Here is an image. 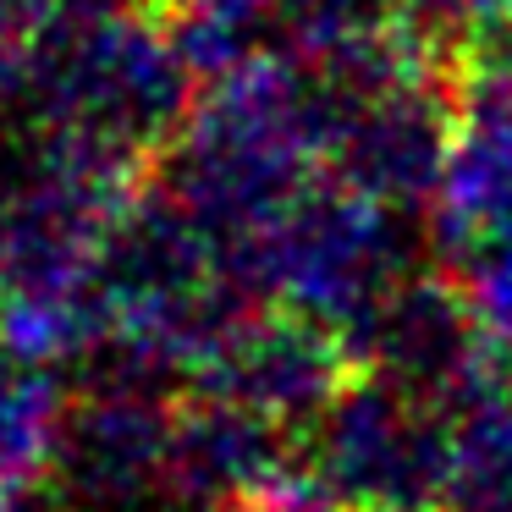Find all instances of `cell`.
I'll return each mask as SVG.
<instances>
[{
    "label": "cell",
    "mask_w": 512,
    "mask_h": 512,
    "mask_svg": "<svg viewBox=\"0 0 512 512\" xmlns=\"http://www.w3.org/2000/svg\"><path fill=\"white\" fill-rule=\"evenodd\" d=\"M441 512H512V380L452 413V485Z\"/></svg>",
    "instance_id": "cell-8"
},
{
    "label": "cell",
    "mask_w": 512,
    "mask_h": 512,
    "mask_svg": "<svg viewBox=\"0 0 512 512\" xmlns=\"http://www.w3.org/2000/svg\"><path fill=\"white\" fill-rule=\"evenodd\" d=\"M0 512H23V490H6V485H0Z\"/></svg>",
    "instance_id": "cell-10"
},
{
    "label": "cell",
    "mask_w": 512,
    "mask_h": 512,
    "mask_svg": "<svg viewBox=\"0 0 512 512\" xmlns=\"http://www.w3.org/2000/svg\"><path fill=\"white\" fill-rule=\"evenodd\" d=\"M397 12L446 67L463 50L512 34V0H397Z\"/></svg>",
    "instance_id": "cell-9"
},
{
    "label": "cell",
    "mask_w": 512,
    "mask_h": 512,
    "mask_svg": "<svg viewBox=\"0 0 512 512\" xmlns=\"http://www.w3.org/2000/svg\"><path fill=\"white\" fill-rule=\"evenodd\" d=\"M298 441V474L331 512H441L452 485V413L358 369Z\"/></svg>",
    "instance_id": "cell-3"
},
{
    "label": "cell",
    "mask_w": 512,
    "mask_h": 512,
    "mask_svg": "<svg viewBox=\"0 0 512 512\" xmlns=\"http://www.w3.org/2000/svg\"><path fill=\"white\" fill-rule=\"evenodd\" d=\"M347 353L358 369L397 380L441 413H463L507 375V347L490 336L457 276H402L386 303L353 331Z\"/></svg>",
    "instance_id": "cell-4"
},
{
    "label": "cell",
    "mask_w": 512,
    "mask_h": 512,
    "mask_svg": "<svg viewBox=\"0 0 512 512\" xmlns=\"http://www.w3.org/2000/svg\"><path fill=\"white\" fill-rule=\"evenodd\" d=\"M397 221V210L364 199L325 171L237 254L232 270L259 303L303 314L353 342V331L386 303V292L413 276Z\"/></svg>",
    "instance_id": "cell-2"
},
{
    "label": "cell",
    "mask_w": 512,
    "mask_h": 512,
    "mask_svg": "<svg viewBox=\"0 0 512 512\" xmlns=\"http://www.w3.org/2000/svg\"><path fill=\"white\" fill-rule=\"evenodd\" d=\"M353 375H358V364L336 331L303 320V314L259 303L188 375L193 380L188 391L237 402L248 413H265V419L287 424V430H303Z\"/></svg>",
    "instance_id": "cell-6"
},
{
    "label": "cell",
    "mask_w": 512,
    "mask_h": 512,
    "mask_svg": "<svg viewBox=\"0 0 512 512\" xmlns=\"http://www.w3.org/2000/svg\"><path fill=\"white\" fill-rule=\"evenodd\" d=\"M171 424H177V397L166 380L111 364L100 386L67 397L50 485H61L78 507H133L144 496H160Z\"/></svg>",
    "instance_id": "cell-5"
},
{
    "label": "cell",
    "mask_w": 512,
    "mask_h": 512,
    "mask_svg": "<svg viewBox=\"0 0 512 512\" xmlns=\"http://www.w3.org/2000/svg\"><path fill=\"white\" fill-rule=\"evenodd\" d=\"M61 413H67V391L56 386V375L0 342V485L6 490L50 479Z\"/></svg>",
    "instance_id": "cell-7"
},
{
    "label": "cell",
    "mask_w": 512,
    "mask_h": 512,
    "mask_svg": "<svg viewBox=\"0 0 512 512\" xmlns=\"http://www.w3.org/2000/svg\"><path fill=\"white\" fill-rule=\"evenodd\" d=\"M171 6L67 12L28 39V83L50 144L149 177L199 105Z\"/></svg>",
    "instance_id": "cell-1"
}]
</instances>
